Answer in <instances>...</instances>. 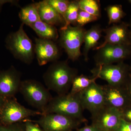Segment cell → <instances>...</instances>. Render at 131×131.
Returning <instances> with one entry per match:
<instances>
[{
    "instance_id": "1",
    "label": "cell",
    "mask_w": 131,
    "mask_h": 131,
    "mask_svg": "<svg viewBox=\"0 0 131 131\" xmlns=\"http://www.w3.org/2000/svg\"><path fill=\"white\" fill-rule=\"evenodd\" d=\"M78 75V71L71 67L67 61H56L49 66L43 78L49 90L58 95L69 93L73 80Z\"/></svg>"
},
{
    "instance_id": "2",
    "label": "cell",
    "mask_w": 131,
    "mask_h": 131,
    "mask_svg": "<svg viewBox=\"0 0 131 131\" xmlns=\"http://www.w3.org/2000/svg\"><path fill=\"white\" fill-rule=\"evenodd\" d=\"M83 110L77 95L69 93L52 97L42 114H57L82 122L85 119Z\"/></svg>"
},
{
    "instance_id": "3",
    "label": "cell",
    "mask_w": 131,
    "mask_h": 131,
    "mask_svg": "<svg viewBox=\"0 0 131 131\" xmlns=\"http://www.w3.org/2000/svg\"><path fill=\"white\" fill-rule=\"evenodd\" d=\"M24 25L21 23L18 30L8 35L5 42L6 47L15 58L28 64L34 58V47L24 30Z\"/></svg>"
},
{
    "instance_id": "4",
    "label": "cell",
    "mask_w": 131,
    "mask_h": 131,
    "mask_svg": "<svg viewBox=\"0 0 131 131\" xmlns=\"http://www.w3.org/2000/svg\"><path fill=\"white\" fill-rule=\"evenodd\" d=\"M86 31L83 27L72 26L71 25L66 27H62L59 30V45L71 61H76L81 55V46L83 43Z\"/></svg>"
},
{
    "instance_id": "5",
    "label": "cell",
    "mask_w": 131,
    "mask_h": 131,
    "mask_svg": "<svg viewBox=\"0 0 131 131\" xmlns=\"http://www.w3.org/2000/svg\"><path fill=\"white\" fill-rule=\"evenodd\" d=\"M49 90L38 81L27 80L21 81L19 91L29 105L42 113L52 98Z\"/></svg>"
},
{
    "instance_id": "6",
    "label": "cell",
    "mask_w": 131,
    "mask_h": 131,
    "mask_svg": "<svg viewBox=\"0 0 131 131\" xmlns=\"http://www.w3.org/2000/svg\"><path fill=\"white\" fill-rule=\"evenodd\" d=\"M91 72L93 77L105 80L109 85L123 87L129 78L130 70V66L121 62L117 64L96 66Z\"/></svg>"
},
{
    "instance_id": "7",
    "label": "cell",
    "mask_w": 131,
    "mask_h": 131,
    "mask_svg": "<svg viewBox=\"0 0 131 131\" xmlns=\"http://www.w3.org/2000/svg\"><path fill=\"white\" fill-rule=\"evenodd\" d=\"M37 115L41 116L42 112L27 108L14 98H7L0 110V124L9 125L19 123Z\"/></svg>"
},
{
    "instance_id": "8",
    "label": "cell",
    "mask_w": 131,
    "mask_h": 131,
    "mask_svg": "<svg viewBox=\"0 0 131 131\" xmlns=\"http://www.w3.org/2000/svg\"><path fill=\"white\" fill-rule=\"evenodd\" d=\"M97 51L94 56L96 66L118 63L131 57L129 45L107 44Z\"/></svg>"
},
{
    "instance_id": "9",
    "label": "cell",
    "mask_w": 131,
    "mask_h": 131,
    "mask_svg": "<svg viewBox=\"0 0 131 131\" xmlns=\"http://www.w3.org/2000/svg\"><path fill=\"white\" fill-rule=\"evenodd\" d=\"M32 121L38 124L43 131H72L81 122L55 113L43 115L38 120Z\"/></svg>"
},
{
    "instance_id": "10",
    "label": "cell",
    "mask_w": 131,
    "mask_h": 131,
    "mask_svg": "<svg viewBox=\"0 0 131 131\" xmlns=\"http://www.w3.org/2000/svg\"><path fill=\"white\" fill-rule=\"evenodd\" d=\"M77 94L83 109L88 110L91 115L105 106L102 86L96 82Z\"/></svg>"
},
{
    "instance_id": "11",
    "label": "cell",
    "mask_w": 131,
    "mask_h": 131,
    "mask_svg": "<svg viewBox=\"0 0 131 131\" xmlns=\"http://www.w3.org/2000/svg\"><path fill=\"white\" fill-rule=\"evenodd\" d=\"M91 125L100 131H115L122 119L120 110L107 106L91 115Z\"/></svg>"
},
{
    "instance_id": "12",
    "label": "cell",
    "mask_w": 131,
    "mask_h": 131,
    "mask_svg": "<svg viewBox=\"0 0 131 131\" xmlns=\"http://www.w3.org/2000/svg\"><path fill=\"white\" fill-rule=\"evenodd\" d=\"M103 31L106 34L105 40L94 50H97L107 44L130 46L131 32L129 24L124 22L115 24Z\"/></svg>"
},
{
    "instance_id": "13",
    "label": "cell",
    "mask_w": 131,
    "mask_h": 131,
    "mask_svg": "<svg viewBox=\"0 0 131 131\" xmlns=\"http://www.w3.org/2000/svg\"><path fill=\"white\" fill-rule=\"evenodd\" d=\"M21 74L12 66L6 70H0V95L7 99L13 98L19 90Z\"/></svg>"
},
{
    "instance_id": "14",
    "label": "cell",
    "mask_w": 131,
    "mask_h": 131,
    "mask_svg": "<svg viewBox=\"0 0 131 131\" xmlns=\"http://www.w3.org/2000/svg\"><path fill=\"white\" fill-rule=\"evenodd\" d=\"M34 52L38 63L40 66L50 62L57 61L60 57L59 49L53 40L41 38H35Z\"/></svg>"
},
{
    "instance_id": "15",
    "label": "cell",
    "mask_w": 131,
    "mask_h": 131,
    "mask_svg": "<svg viewBox=\"0 0 131 131\" xmlns=\"http://www.w3.org/2000/svg\"><path fill=\"white\" fill-rule=\"evenodd\" d=\"M105 106L121 110L131 104L124 87L101 85Z\"/></svg>"
},
{
    "instance_id": "16",
    "label": "cell",
    "mask_w": 131,
    "mask_h": 131,
    "mask_svg": "<svg viewBox=\"0 0 131 131\" xmlns=\"http://www.w3.org/2000/svg\"><path fill=\"white\" fill-rule=\"evenodd\" d=\"M40 20L51 25H65L62 16L44 1L36 3Z\"/></svg>"
},
{
    "instance_id": "17",
    "label": "cell",
    "mask_w": 131,
    "mask_h": 131,
    "mask_svg": "<svg viewBox=\"0 0 131 131\" xmlns=\"http://www.w3.org/2000/svg\"><path fill=\"white\" fill-rule=\"evenodd\" d=\"M103 30L99 25L93 26L90 29L86 30L84 34L83 43V55L85 61L88 59V54L90 49L97 46L98 41L102 36Z\"/></svg>"
},
{
    "instance_id": "18",
    "label": "cell",
    "mask_w": 131,
    "mask_h": 131,
    "mask_svg": "<svg viewBox=\"0 0 131 131\" xmlns=\"http://www.w3.org/2000/svg\"><path fill=\"white\" fill-rule=\"evenodd\" d=\"M36 32L39 38L56 41L59 33L55 26L51 25L41 20L28 26Z\"/></svg>"
},
{
    "instance_id": "19",
    "label": "cell",
    "mask_w": 131,
    "mask_h": 131,
    "mask_svg": "<svg viewBox=\"0 0 131 131\" xmlns=\"http://www.w3.org/2000/svg\"><path fill=\"white\" fill-rule=\"evenodd\" d=\"M19 16L22 24L28 26L40 20L36 3L21 8Z\"/></svg>"
},
{
    "instance_id": "20",
    "label": "cell",
    "mask_w": 131,
    "mask_h": 131,
    "mask_svg": "<svg viewBox=\"0 0 131 131\" xmlns=\"http://www.w3.org/2000/svg\"><path fill=\"white\" fill-rule=\"evenodd\" d=\"M97 79L96 77H89L83 74L77 75L73 80L69 93L74 95L79 93L95 82Z\"/></svg>"
},
{
    "instance_id": "21",
    "label": "cell",
    "mask_w": 131,
    "mask_h": 131,
    "mask_svg": "<svg viewBox=\"0 0 131 131\" xmlns=\"http://www.w3.org/2000/svg\"><path fill=\"white\" fill-rule=\"evenodd\" d=\"M79 9V1H70L64 16L65 25L62 27H66L71 24H77Z\"/></svg>"
},
{
    "instance_id": "22",
    "label": "cell",
    "mask_w": 131,
    "mask_h": 131,
    "mask_svg": "<svg viewBox=\"0 0 131 131\" xmlns=\"http://www.w3.org/2000/svg\"><path fill=\"white\" fill-rule=\"evenodd\" d=\"M108 18V25L119 23L126 15L122 8V5H110L106 8Z\"/></svg>"
},
{
    "instance_id": "23",
    "label": "cell",
    "mask_w": 131,
    "mask_h": 131,
    "mask_svg": "<svg viewBox=\"0 0 131 131\" xmlns=\"http://www.w3.org/2000/svg\"><path fill=\"white\" fill-rule=\"evenodd\" d=\"M79 5L80 9L98 17L100 16V7L99 1L80 0Z\"/></svg>"
},
{
    "instance_id": "24",
    "label": "cell",
    "mask_w": 131,
    "mask_h": 131,
    "mask_svg": "<svg viewBox=\"0 0 131 131\" xmlns=\"http://www.w3.org/2000/svg\"><path fill=\"white\" fill-rule=\"evenodd\" d=\"M64 18L70 1L68 0H44Z\"/></svg>"
},
{
    "instance_id": "25",
    "label": "cell",
    "mask_w": 131,
    "mask_h": 131,
    "mask_svg": "<svg viewBox=\"0 0 131 131\" xmlns=\"http://www.w3.org/2000/svg\"><path fill=\"white\" fill-rule=\"evenodd\" d=\"M98 18L99 17L97 16L92 15L80 9L78 12L77 24H78L77 25L83 27L87 24L96 21Z\"/></svg>"
},
{
    "instance_id": "26",
    "label": "cell",
    "mask_w": 131,
    "mask_h": 131,
    "mask_svg": "<svg viewBox=\"0 0 131 131\" xmlns=\"http://www.w3.org/2000/svg\"><path fill=\"white\" fill-rule=\"evenodd\" d=\"M0 131H25V124L22 122L9 125L0 124Z\"/></svg>"
},
{
    "instance_id": "27",
    "label": "cell",
    "mask_w": 131,
    "mask_h": 131,
    "mask_svg": "<svg viewBox=\"0 0 131 131\" xmlns=\"http://www.w3.org/2000/svg\"><path fill=\"white\" fill-rule=\"evenodd\" d=\"M25 131H43L37 123L32 122L31 120L27 119L24 121Z\"/></svg>"
},
{
    "instance_id": "28",
    "label": "cell",
    "mask_w": 131,
    "mask_h": 131,
    "mask_svg": "<svg viewBox=\"0 0 131 131\" xmlns=\"http://www.w3.org/2000/svg\"><path fill=\"white\" fill-rule=\"evenodd\" d=\"M120 110L122 119L131 123V103Z\"/></svg>"
},
{
    "instance_id": "29",
    "label": "cell",
    "mask_w": 131,
    "mask_h": 131,
    "mask_svg": "<svg viewBox=\"0 0 131 131\" xmlns=\"http://www.w3.org/2000/svg\"><path fill=\"white\" fill-rule=\"evenodd\" d=\"M115 131H131V123L121 119L119 125Z\"/></svg>"
},
{
    "instance_id": "30",
    "label": "cell",
    "mask_w": 131,
    "mask_h": 131,
    "mask_svg": "<svg viewBox=\"0 0 131 131\" xmlns=\"http://www.w3.org/2000/svg\"><path fill=\"white\" fill-rule=\"evenodd\" d=\"M124 89L125 90L127 96L131 103V72L127 79V81L124 86Z\"/></svg>"
},
{
    "instance_id": "31",
    "label": "cell",
    "mask_w": 131,
    "mask_h": 131,
    "mask_svg": "<svg viewBox=\"0 0 131 131\" xmlns=\"http://www.w3.org/2000/svg\"><path fill=\"white\" fill-rule=\"evenodd\" d=\"M77 131H100L93 125L87 126L78 129Z\"/></svg>"
},
{
    "instance_id": "32",
    "label": "cell",
    "mask_w": 131,
    "mask_h": 131,
    "mask_svg": "<svg viewBox=\"0 0 131 131\" xmlns=\"http://www.w3.org/2000/svg\"><path fill=\"white\" fill-rule=\"evenodd\" d=\"M19 1H0V11L2 7L3 4L6 3H10L13 5L16 6H19Z\"/></svg>"
},
{
    "instance_id": "33",
    "label": "cell",
    "mask_w": 131,
    "mask_h": 131,
    "mask_svg": "<svg viewBox=\"0 0 131 131\" xmlns=\"http://www.w3.org/2000/svg\"><path fill=\"white\" fill-rule=\"evenodd\" d=\"M6 99L0 95V110H1V108L2 107L3 105V103L5 102Z\"/></svg>"
},
{
    "instance_id": "34",
    "label": "cell",
    "mask_w": 131,
    "mask_h": 131,
    "mask_svg": "<svg viewBox=\"0 0 131 131\" xmlns=\"http://www.w3.org/2000/svg\"><path fill=\"white\" fill-rule=\"evenodd\" d=\"M129 27H130V30L131 32V18L130 19V23L129 24Z\"/></svg>"
},
{
    "instance_id": "35",
    "label": "cell",
    "mask_w": 131,
    "mask_h": 131,
    "mask_svg": "<svg viewBox=\"0 0 131 131\" xmlns=\"http://www.w3.org/2000/svg\"><path fill=\"white\" fill-rule=\"evenodd\" d=\"M128 2L129 3H130V4L131 5V0H129V1H128Z\"/></svg>"
},
{
    "instance_id": "36",
    "label": "cell",
    "mask_w": 131,
    "mask_h": 131,
    "mask_svg": "<svg viewBox=\"0 0 131 131\" xmlns=\"http://www.w3.org/2000/svg\"><path fill=\"white\" fill-rule=\"evenodd\" d=\"M130 72H131V64L130 66Z\"/></svg>"
},
{
    "instance_id": "37",
    "label": "cell",
    "mask_w": 131,
    "mask_h": 131,
    "mask_svg": "<svg viewBox=\"0 0 131 131\" xmlns=\"http://www.w3.org/2000/svg\"><path fill=\"white\" fill-rule=\"evenodd\" d=\"M130 46L131 47V42H130Z\"/></svg>"
}]
</instances>
